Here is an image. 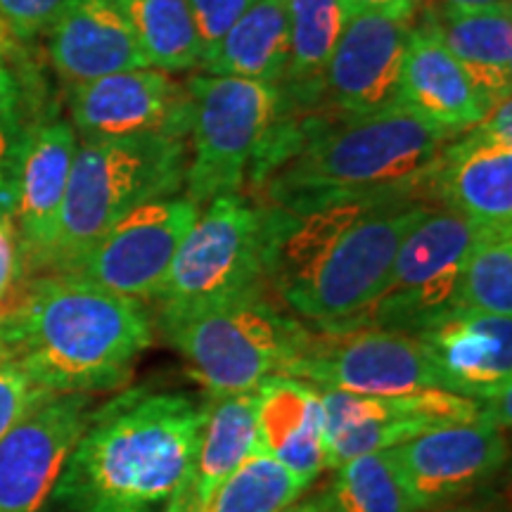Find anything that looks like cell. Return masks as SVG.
I'll use <instances>...</instances> for the list:
<instances>
[{
    "label": "cell",
    "mask_w": 512,
    "mask_h": 512,
    "mask_svg": "<svg viewBox=\"0 0 512 512\" xmlns=\"http://www.w3.org/2000/svg\"><path fill=\"white\" fill-rule=\"evenodd\" d=\"M458 133L406 105L368 117H311L275 124L249 176L268 207L306 211L347 202H422Z\"/></svg>",
    "instance_id": "1"
},
{
    "label": "cell",
    "mask_w": 512,
    "mask_h": 512,
    "mask_svg": "<svg viewBox=\"0 0 512 512\" xmlns=\"http://www.w3.org/2000/svg\"><path fill=\"white\" fill-rule=\"evenodd\" d=\"M427 209L425 202H347L306 214L261 207L266 280L318 330H356Z\"/></svg>",
    "instance_id": "2"
},
{
    "label": "cell",
    "mask_w": 512,
    "mask_h": 512,
    "mask_svg": "<svg viewBox=\"0 0 512 512\" xmlns=\"http://www.w3.org/2000/svg\"><path fill=\"white\" fill-rule=\"evenodd\" d=\"M207 403L138 387L93 408L55 486V508L169 512L190 486Z\"/></svg>",
    "instance_id": "3"
},
{
    "label": "cell",
    "mask_w": 512,
    "mask_h": 512,
    "mask_svg": "<svg viewBox=\"0 0 512 512\" xmlns=\"http://www.w3.org/2000/svg\"><path fill=\"white\" fill-rule=\"evenodd\" d=\"M10 358L48 394H100L124 387L152 344L150 313L74 273L24 283L5 316Z\"/></svg>",
    "instance_id": "4"
},
{
    "label": "cell",
    "mask_w": 512,
    "mask_h": 512,
    "mask_svg": "<svg viewBox=\"0 0 512 512\" xmlns=\"http://www.w3.org/2000/svg\"><path fill=\"white\" fill-rule=\"evenodd\" d=\"M190 150L183 138L131 136L81 140L60 211L48 273L81 259L119 219L140 204L178 195Z\"/></svg>",
    "instance_id": "5"
},
{
    "label": "cell",
    "mask_w": 512,
    "mask_h": 512,
    "mask_svg": "<svg viewBox=\"0 0 512 512\" xmlns=\"http://www.w3.org/2000/svg\"><path fill=\"white\" fill-rule=\"evenodd\" d=\"M162 328L209 396L252 392L266 377L283 373L313 335L302 320L268 302L264 290Z\"/></svg>",
    "instance_id": "6"
},
{
    "label": "cell",
    "mask_w": 512,
    "mask_h": 512,
    "mask_svg": "<svg viewBox=\"0 0 512 512\" xmlns=\"http://www.w3.org/2000/svg\"><path fill=\"white\" fill-rule=\"evenodd\" d=\"M264 211L238 192L200 211L171 261L155 302L159 323L264 290Z\"/></svg>",
    "instance_id": "7"
},
{
    "label": "cell",
    "mask_w": 512,
    "mask_h": 512,
    "mask_svg": "<svg viewBox=\"0 0 512 512\" xmlns=\"http://www.w3.org/2000/svg\"><path fill=\"white\" fill-rule=\"evenodd\" d=\"M192 152L185 169V197L204 207L238 192L280 114L275 83L238 76H192Z\"/></svg>",
    "instance_id": "8"
},
{
    "label": "cell",
    "mask_w": 512,
    "mask_h": 512,
    "mask_svg": "<svg viewBox=\"0 0 512 512\" xmlns=\"http://www.w3.org/2000/svg\"><path fill=\"white\" fill-rule=\"evenodd\" d=\"M475 223L451 209H427L396 252L387 287L358 328L418 332L456 311V292Z\"/></svg>",
    "instance_id": "9"
},
{
    "label": "cell",
    "mask_w": 512,
    "mask_h": 512,
    "mask_svg": "<svg viewBox=\"0 0 512 512\" xmlns=\"http://www.w3.org/2000/svg\"><path fill=\"white\" fill-rule=\"evenodd\" d=\"M280 375L316 389L370 396L444 389L432 351L418 335L382 328L311 335L306 349Z\"/></svg>",
    "instance_id": "10"
},
{
    "label": "cell",
    "mask_w": 512,
    "mask_h": 512,
    "mask_svg": "<svg viewBox=\"0 0 512 512\" xmlns=\"http://www.w3.org/2000/svg\"><path fill=\"white\" fill-rule=\"evenodd\" d=\"M318 392L325 411V470H335L366 453L387 451L434 427L491 420L486 401L467 399L446 389H420L394 396L337 389Z\"/></svg>",
    "instance_id": "11"
},
{
    "label": "cell",
    "mask_w": 512,
    "mask_h": 512,
    "mask_svg": "<svg viewBox=\"0 0 512 512\" xmlns=\"http://www.w3.org/2000/svg\"><path fill=\"white\" fill-rule=\"evenodd\" d=\"M200 211L185 195L140 204L62 273L81 275L138 302H155L171 261Z\"/></svg>",
    "instance_id": "12"
},
{
    "label": "cell",
    "mask_w": 512,
    "mask_h": 512,
    "mask_svg": "<svg viewBox=\"0 0 512 512\" xmlns=\"http://www.w3.org/2000/svg\"><path fill=\"white\" fill-rule=\"evenodd\" d=\"M69 114L81 140L166 136L188 138L192 95L188 83L152 67L128 69L72 83Z\"/></svg>",
    "instance_id": "13"
},
{
    "label": "cell",
    "mask_w": 512,
    "mask_h": 512,
    "mask_svg": "<svg viewBox=\"0 0 512 512\" xmlns=\"http://www.w3.org/2000/svg\"><path fill=\"white\" fill-rule=\"evenodd\" d=\"M93 413V396L50 394L0 439V512H46Z\"/></svg>",
    "instance_id": "14"
},
{
    "label": "cell",
    "mask_w": 512,
    "mask_h": 512,
    "mask_svg": "<svg viewBox=\"0 0 512 512\" xmlns=\"http://www.w3.org/2000/svg\"><path fill=\"white\" fill-rule=\"evenodd\" d=\"M389 451L420 512L448 508L505 463L503 430L491 420L434 427Z\"/></svg>",
    "instance_id": "15"
},
{
    "label": "cell",
    "mask_w": 512,
    "mask_h": 512,
    "mask_svg": "<svg viewBox=\"0 0 512 512\" xmlns=\"http://www.w3.org/2000/svg\"><path fill=\"white\" fill-rule=\"evenodd\" d=\"M411 19L361 12L347 17L323 74V91L344 117H368L403 107L401 69Z\"/></svg>",
    "instance_id": "16"
},
{
    "label": "cell",
    "mask_w": 512,
    "mask_h": 512,
    "mask_svg": "<svg viewBox=\"0 0 512 512\" xmlns=\"http://www.w3.org/2000/svg\"><path fill=\"white\" fill-rule=\"evenodd\" d=\"M432 195L475 226H512L510 98L446 145Z\"/></svg>",
    "instance_id": "17"
},
{
    "label": "cell",
    "mask_w": 512,
    "mask_h": 512,
    "mask_svg": "<svg viewBox=\"0 0 512 512\" xmlns=\"http://www.w3.org/2000/svg\"><path fill=\"white\" fill-rule=\"evenodd\" d=\"M74 126L64 119H38L24 145L12 214L24 271L46 268L57 240L60 211L76 155Z\"/></svg>",
    "instance_id": "18"
},
{
    "label": "cell",
    "mask_w": 512,
    "mask_h": 512,
    "mask_svg": "<svg viewBox=\"0 0 512 512\" xmlns=\"http://www.w3.org/2000/svg\"><path fill=\"white\" fill-rule=\"evenodd\" d=\"M432 351L446 392L489 401L510 392L512 318L453 311L418 332Z\"/></svg>",
    "instance_id": "19"
},
{
    "label": "cell",
    "mask_w": 512,
    "mask_h": 512,
    "mask_svg": "<svg viewBox=\"0 0 512 512\" xmlns=\"http://www.w3.org/2000/svg\"><path fill=\"white\" fill-rule=\"evenodd\" d=\"M50 60L72 83L147 67L117 0H72L48 29Z\"/></svg>",
    "instance_id": "20"
},
{
    "label": "cell",
    "mask_w": 512,
    "mask_h": 512,
    "mask_svg": "<svg viewBox=\"0 0 512 512\" xmlns=\"http://www.w3.org/2000/svg\"><path fill=\"white\" fill-rule=\"evenodd\" d=\"M401 102L420 117L460 133L482 124L491 102L427 22L411 27L401 69Z\"/></svg>",
    "instance_id": "21"
},
{
    "label": "cell",
    "mask_w": 512,
    "mask_h": 512,
    "mask_svg": "<svg viewBox=\"0 0 512 512\" xmlns=\"http://www.w3.org/2000/svg\"><path fill=\"white\" fill-rule=\"evenodd\" d=\"M256 448L316 482L325 470V411L313 384L271 375L256 387Z\"/></svg>",
    "instance_id": "22"
},
{
    "label": "cell",
    "mask_w": 512,
    "mask_h": 512,
    "mask_svg": "<svg viewBox=\"0 0 512 512\" xmlns=\"http://www.w3.org/2000/svg\"><path fill=\"white\" fill-rule=\"evenodd\" d=\"M491 105L510 98L512 10L510 0L489 8H444L425 19Z\"/></svg>",
    "instance_id": "23"
},
{
    "label": "cell",
    "mask_w": 512,
    "mask_h": 512,
    "mask_svg": "<svg viewBox=\"0 0 512 512\" xmlns=\"http://www.w3.org/2000/svg\"><path fill=\"white\" fill-rule=\"evenodd\" d=\"M256 448V389L209 396L190 486L169 512H200Z\"/></svg>",
    "instance_id": "24"
},
{
    "label": "cell",
    "mask_w": 512,
    "mask_h": 512,
    "mask_svg": "<svg viewBox=\"0 0 512 512\" xmlns=\"http://www.w3.org/2000/svg\"><path fill=\"white\" fill-rule=\"evenodd\" d=\"M204 74L278 86L290 67L287 0H256L200 62Z\"/></svg>",
    "instance_id": "25"
},
{
    "label": "cell",
    "mask_w": 512,
    "mask_h": 512,
    "mask_svg": "<svg viewBox=\"0 0 512 512\" xmlns=\"http://www.w3.org/2000/svg\"><path fill=\"white\" fill-rule=\"evenodd\" d=\"M290 67L278 83L280 98L311 105L323 93V74L342 36L347 15L339 0H287Z\"/></svg>",
    "instance_id": "26"
},
{
    "label": "cell",
    "mask_w": 512,
    "mask_h": 512,
    "mask_svg": "<svg viewBox=\"0 0 512 512\" xmlns=\"http://www.w3.org/2000/svg\"><path fill=\"white\" fill-rule=\"evenodd\" d=\"M136 34L147 67L188 72L200 67L202 50L188 0H117Z\"/></svg>",
    "instance_id": "27"
},
{
    "label": "cell",
    "mask_w": 512,
    "mask_h": 512,
    "mask_svg": "<svg viewBox=\"0 0 512 512\" xmlns=\"http://www.w3.org/2000/svg\"><path fill=\"white\" fill-rule=\"evenodd\" d=\"M456 311L512 318V226H475L460 268Z\"/></svg>",
    "instance_id": "28"
},
{
    "label": "cell",
    "mask_w": 512,
    "mask_h": 512,
    "mask_svg": "<svg viewBox=\"0 0 512 512\" xmlns=\"http://www.w3.org/2000/svg\"><path fill=\"white\" fill-rule=\"evenodd\" d=\"M309 482L254 448L200 512H280L309 491Z\"/></svg>",
    "instance_id": "29"
},
{
    "label": "cell",
    "mask_w": 512,
    "mask_h": 512,
    "mask_svg": "<svg viewBox=\"0 0 512 512\" xmlns=\"http://www.w3.org/2000/svg\"><path fill=\"white\" fill-rule=\"evenodd\" d=\"M328 491L335 512H420L389 448L335 467Z\"/></svg>",
    "instance_id": "30"
},
{
    "label": "cell",
    "mask_w": 512,
    "mask_h": 512,
    "mask_svg": "<svg viewBox=\"0 0 512 512\" xmlns=\"http://www.w3.org/2000/svg\"><path fill=\"white\" fill-rule=\"evenodd\" d=\"M41 119L34 114L29 88L22 76L10 67L0 64V219L12 221L17 202V176L22 162L24 145Z\"/></svg>",
    "instance_id": "31"
},
{
    "label": "cell",
    "mask_w": 512,
    "mask_h": 512,
    "mask_svg": "<svg viewBox=\"0 0 512 512\" xmlns=\"http://www.w3.org/2000/svg\"><path fill=\"white\" fill-rule=\"evenodd\" d=\"M48 396L46 389L38 387L17 361H0V439Z\"/></svg>",
    "instance_id": "32"
},
{
    "label": "cell",
    "mask_w": 512,
    "mask_h": 512,
    "mask_svg": "<svg viewBox=\"0 0 512 512\" xmlns=\"http://www.w3.org/2000/svg\"><path fill=\"white\" fill-rule=\"evenodd\" d=\"M256 0H188V8L200 41L202 60L221 43L238 19ZM200 60V62H202Z\"/></svg>",
    "instance_id": "33"
},
{
    "label": "cell",
    "mask_w": 512,
    "mask_h": 512,
    "mask_svg": "<svg viewBox=\"0 0 512 512\" xmlns=\"http://www.w3.org/2000/svg\"><path fill=\"white\" fill-rule=\"evenodd\" d=\"M72 0H0V19L17 38H34L48 31Z\"/></svg>",
    "instance_id": "34"
},
{
    "label": "cell",
    "mask_w": 512,
    "mask_h": 512,
    "mask_svg": "<svg viewBox=\"0 0 512 512\" xmlns=\"http://www.w3.org/2000/svg\"><path fill=\"white\" fill-rule=\"evenodd\" d=\"M24 259L15 226L8 219H0V316H8L15 309L24 285Z\"/></svg>",
    "instance_id": "35"
},
{
    "label": "cell",
    "mask_w": 512,
    "mask_h": 512,
    "mask_svg": "<svg viewBox=\"0 0 512 512\" xmlns=\"http://www.w3.org/2000/svg\"><path fill=\"white\" fill-rule=\"evenodd\" d=\"M420 0H339L344 15H361V12H384V15L411 19L415 5Z\"/></svg>",
    "instance_id": "36"
},
{
    "label": "cell",
    "mask_w": 512,
    "mask_h": 512,
    "mask_svg": "<svg viewBox=\"0 0 512 512\" xmlns=\"http://www.w3.org/2000/svg\"><path fill=\"white\" fill-rule=\"evenodd\" d=\"M280 512H335V505H332L330 491L325 486V489L316 491V494H304L302 498H297V501Z\"/></svg>",
    "instance_id": "37"
},
{
    "label": "cell",
    "mask_w": 512,
    "mask_h": 512,
    "mask_svg": "<svg viewBox=\"0 0 512 512\" xmlns=\"http://www.w3.org/2000/svg\"><path fill=\"white\" fill-rule=\"evenodd\" d=\"M15 46H17L15 31H12L8 24H5L3 19H0V64L10 62L12 53H15Z\"/></svg>",
    "instance_id": "38"
},
{
    "label": "cell",
    "mask_w": 512,
    "mask_h": 512,
    "mask_svg": "<svg viewBox=\"0 0 512 512\" xmlns=\"http://www.w3.org/2000/svg\"><path fill=\"white\" fill-rule=\"evenodd\" d=\"M451 8H489V5H501L508 3V0H444Z\"/></svg>",
    "instance_id": "39"
},
{
    "label": "cell",
    "mask_w": 512,
    "mask_h": 512,
    "mask_svg": "<svg viewBox=\"0 0 512 512\" xmlns=\"http://www.w3.org/2000/svg\"><path fill=\"white\" fill-rule=\"evenodd\" d=\"M10 358V349H8V330H5V318L0 316V361Z\"/></svg>",
    "instance_id": "40"
},
{
    "label": "cell",
    "mask_w": 512,
    "mask_h": 512,
    "mask_svg": "<svg viewBox=\"0 0 512 512\" xmlns=\"http://www.w3.org/2000/svg\"><path fill=\"white\" fill-rule=\"evenodd\" d=\"M439 512H486V510L477 508V505H448V508H441Z\"/></svg>",
    "instance_id": "41"
}]
</instances>
